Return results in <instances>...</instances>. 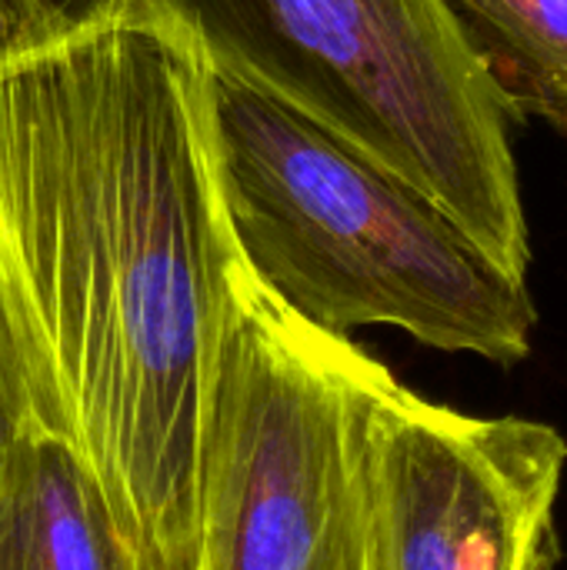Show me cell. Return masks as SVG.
Returning a JSON list of instances; mask_svg holds the SVG:
<instances>
[{"instance_id": "1", "label": "cell", "mask_w": 567, "mask_h": 570, "mask_svg": "<svg viewBox=\"0 0 567 570\" xmlns=\"http://www.w3.org/2000/svg\"><path fill=\"white\" fill-rule=\"evenodd\" d=\"M207 63L137 0L0 70V294L33 421L100 484L147 570H201V484L241 250Z\"/></svg>"}, {"instance_id": "2", "label": "cell", "mask_w": 567, "mask_h": 570, "mask_svg": "<svg viewBox=\"0 0 567 570\" xmlns=\"http://www.w3.org/2000/svg\"><path fill=\"white\" fill-rule=\"evenodd\" d=\"M204 97L227 227L284 307L338 337L394 327L501 367L531 357L528 284L495 267L424 194L211 63Z\"/></svg>"}, {"instance_id": "3", "label": "cell", "mask_w": 567, "mask_h": 570, "mask_svg": "<svg viewBox=\"0 0 567 570\" xmlns=\"http://www.w3.org/2000/svg\"><path fill=\"white\" fill-rule=\"evenodd\" d=\"M201 57L424 194L511 281L531 237L508 117L441 0H140Z\"/></svg>"}, {"instance_id": "4", "label": "cell", "mask_w": 567, "mask_h": 570, "mask_svg": "<svg viewBox=\"0 0 567 570\" xmlns=\"http://www.w3.org/2000/svg\"><path fill=\"white\" fill-rule=\"evenodd\" d=\"M391 377L241 257L204 444L201 570H364L368 421Z\"/></svg>"}, {"instance_id": "5", "label": "cell", "mask_w": 567, "mask_h": 570, "mask_svg": "<svg viewBox=\"0 0 567 570\" xmlns=\"http://www.w3.org/2000/svg\"><path fill=\"white\" fill-rule=\"evenodd\" d=\"M565 464L551 424L471 417L391 377L368 421L364 570H555Z\"/></svg>"}, {"instance_id": "6", "label": "cell", "mask_w": 567, "mask_h": 570, "mask_svg": "<svg viewBox=\"0 0 567 570\" xmlns=\"http://www.w3.org/2000/svg\"><path fill=\"white\" fill-rule=\"evenodd\" d=\"M0 570H147L77 451L37 421L0 484Z\"/></svg>"}, {"instance_id": "7", "label": "cell", "mask_w": 567, "mask_h": 570, "mask_svg": "<svg viewBox=\"0 0 567 570\" xmlns=\"http://www.w3.org/2000/svg\"><path fill=\"white\" fill-rule=\"evenodd\" d=\"M508 124L567 134V0H441Z\"/></svg>"}, {"instance_id": "8", "label": "cell", "mask_w": 567, "mask_h": 570, "mask_svg": "<svg viewBox=\"0 0 567 570\" xmlns=\"http://www.w3.org/2000/svg\"><path fill=\"white\" fill-rule=\"evenodd\" d=\"M137 0H0V70L84 37Z\"/></svg>"}, {"instance_id": "9", "label": "cell", "mask_w": 567, "mask_h": 570, "mask_svg": "<svg viewBox=\"0 0 567 570\" xmlns=\"http://www.w3.org/2000/svg\"><path fill=\"white\" fill-rule=\"evenodd\" d=\"M33 407H30V384L27 367L13 337V324L0 294V484L10 464V454L20 441V434L30 428Z\"/></svg>"}]
</instances>
